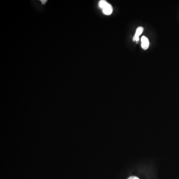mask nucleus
Returning <instances> with one entry per match:
<instances>
[{
    "label": "nucleus",
    "instance_id": "1",
    "mask_svg": "<svg viewBox=\"0 0 179 179\" xmlns=\"http://www.w3.org/2000/svg\"><path fill=\"white\" fill-rule=\"evenodd\" d=\"M99 7L103 9V12L104 15H110L112 13V7L110 4L102 0L99 2Z\"/></svg>",
    "mask_w": 179,
    "mask_h": 179
},
{
    "label": "nucleus",
    "instance_id": "2",
    "mask_svg": "<svg viewBox=\"0 0 179 179\" xmlns=\"http://www.w3.org/2000/svg\"><path fill=\"white\" fill-rule=\"evenodd\" d=\"M141 41L142 48L144 50L147 49L149 46V42L148 38L145 36H143L142 37Z\"/></svg>",
    "mask_w": 179,
    "mask_h": 179
},
{
    "label": "nucleus",
    "instance_id": "3",
    "mask_svg": "<svg viewBox=\"0 0 179 179\" xmlns=\"http://www.w3.org/2000/svg\"><path fill=\"white\" fill-rule=\"evenodd\" d=\"M143 31V28L142 27H139L137 28V31L135 32V35L133 37V41H136V42H138L139 40V37L141 35V34L142 33Z\"/></svg>",
    "mask_w": 179,
    "mask_h": 179
},
{
    "label": "nucleus",
    "instance_id": "4",
    "mask_svg": "<svg viewBox=\"0 0 179 179\" xmlns=\"http://www.w3.org/2000/svg\"><path fill=\"white\" fill-rule=\"evenodd\" d=\"M128 179H140L139 178H138L136 176H131L129 177Z\"/></svg>",
    "mask_w": 179,
    "mask_h": 179
},
{
    "label": "nucleus",
    "instance_id": "5",
    "mask_svg": "<svg viewBox=\"0 0 179 179\" xmlns=\"http://www.w3.org/2000/svg\"><path fill=\"white\" fill-rule=\"evenodd\" d=\"M41 2H42V4H45L46 3L47 1L46 0H42V1H41Z\"/></svg>",
    "mask_w": 179,
    "mask_h": 179
}]
</instances>
